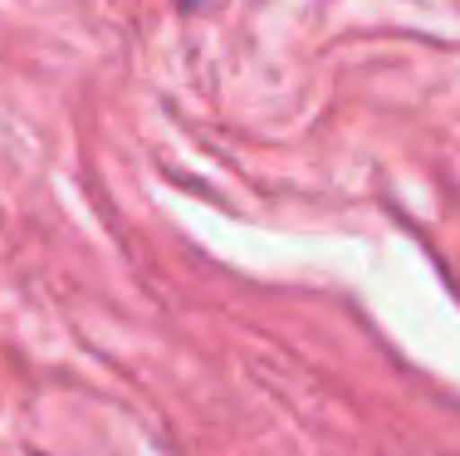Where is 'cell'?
Listing matches in <instances>:
<instances>
[{"instance_id":"cell-1","label":"cell","mask_w":460,"mask_h":456,"mask_svg":"<svg viewBox=\"0 0 460 456\" xmlns=\"http://www.w3.org/2000/svg\"><path fill=\"white\" fill-rule=\"evenodd\" d=\"M177 5H181V10H201L206 0H177Z\"/></svg>"}]
</instances>
